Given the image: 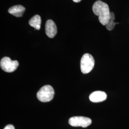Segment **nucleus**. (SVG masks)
Masks as SVG:
<instances>
[{
  "label": "nucleus",
  "mask_w": 129,
  "mask_h": 129,
  "mask_svg": "<svg viewBox=\"0 0 129 129\" xmlns=\"http://www.w3.org/2000/svg\"><path fill=\"white\" fill-rule=\"evenodd\" d=\"M94 14L99 16L100 22L103 25H106L110 19V11L108 5L102 1H97L92 6Z\"/></svg>",
  "instance_id": "1"
},
{
  "label": "nucleus",
  "mask_w": 129,
  "mask_h": 129,
  "mask_svg": "<svg viewBox=\"0 0 129 129\" xmlns=\"http://www.w3.org/2000/svg\"><path fill=\"white\" fill-rule=\"evenodd\" d=\"M55 91L50 85H45L42 87L37 93L38 100L42 102H50L54 98Z\"/></svg>",
  "instance_id": "2"
},
{
  "label": "nucleus",
  "mask_w": 129,
  "mask_h": 129,
  "mask_svg": "<svg viewBox=\"0 0 129 129\" xmlns=\"http://www.w3.org/2000/svg\"><path fill=\"white\" fill-rule=\"evenodd\" d=\"M95 65V60L89 54L86 53L82 56L80 61V69L83 74H88L92 70Z\"/></svg>",
  "instance_id": "3"
},
{
  "label": "nucleus",
  "mask_w": 129,
  "mask_h": 129,
  "mask_svg": "<svg viewBox=\"0 0 129 129\" xmlns=\"http://www.w3.org/2000/svg\"><path fill=\"white\" fill-rule=\"evenodd\" d=\"M1 69L6 72L11 73L17 69L19 62L17 60H12L9 57H3L0 62Z\"/></svg>",
  "instance_id": "4"
},
{
  "label": "nucleus",
  "mask_w": 129,
  "mask_h": 129,
  "mask_svg": "<svg viewBox=\"0 0 129 129\" xmlns=\"http://www.w3.org/2000/svg\"><path fill=\"white\" fill-rule=\"evenodd\" d=\"M69 124L73 127H82L83 128H86L91 124L92 120L88 117L75 116L69 119Z\"/></svg>",
  "instance_id": "5"
},
{
  "label": "nucleus",
  "mask_w": 129,
  "mask_h": 129,
  "mask_svg": "<svg viewBox=\"0 0 129 129\" xmlns=\"http://www.w3.org/2000/svg\"><path fill=\"white\" fill-rule=\"evenodd\" d=\"M45 31L48 37L53 38L55 37L57 33V27L53 20H48L46 21L45 25Z\"/></svg>",
  "instance_id": "6"
},
{
  "label": "nucleus",
  "mask_w": 129,
  "mask_h": 129,
  "mask_svg": "<svg viewBox=\"0 0 129 129\" xmlns=\"http://www.w3.org/2000/svg\"><path fill=\"white\" fill-rule=\"evenodd\" d=\"M107 95L105 92L102 91H96L92 92L89 95V99L92 102H101L105 101Z\"/></svg>",
  "instance_id": "7"
},
{
  "label": "nucleus",
  "mask_w": 129,
  "mask_h": 129,
  "mask_svg": "<svg viewBox=\"0 0 129 129\" xmlns=\"http://www.w3.org/2000/svg\"><path fill=\"white\" fill-rule=\"evenodd\" d=\"M25 11V8L23 6L21 5H17L10 8L8 10V12L14 16L19 17L23 16Z\"/></svg>",
  "instance_id": "8"
},
{
  "label": "nucleus",
  "mask_w": 129,
  "mask_h": 129,
  "mask_svg": "<svg viewBox=\"0 0 129 129\" xmlns=\"http://www.w3.org/2000/svg\"><path fill=\"white\" fill-rule=\"evenodd\" d=\"M29 24L31 26L35 28L37 30H40L41 24V17L38 14L35 15L29 20Z\"/></svg>",
  "instance_id": "9"
},
{
  "label": "nucleus",
  "mask_w": 129,
  "mask_h": 129,
  "mask_svg": "<svg viewBox=\"0 0 129 129\" xmlns=\"http://www.w3.org/2000/svg\"><path fill=\"white\" fill-rule=\"evenodd\" d=\"M117 23L115 22L114 21L112 20H110L109 22L106 24V28L109 30V31H111L115 26L116 24Z\"/></svg>",
  "instance_id": "10"
},
{
  "label": "nucleus",
  "mask_w": 129,
  "mask_h": 129,
  "mask_svg": "<svg viewBox=\"0 0 129 129\" xmlns=\"http://www.w3.org/2000/svg\"><path fill=\"white\" fill-rule=\"evenodd\" d=\"M114 20H115V15H114V14L113 12H111L110 20L114 21Z\"/></svg>",
  "instance_id": "11"
},
{
  "label": "nucleus",
  "mask_w": 129,
  "mask_h": 129,
  "mask_svg": "<svg viewBox=\"0 0 129 129\" xmlns=\"http://www.w3.org/2000/svg\"><path fill=\"white\" fill-rule=\"evenodd\" d=\"M4 129H15V128L13 125L9 124L7 125Z\"/></svg>",
  "instance_id": "12"
},
{
  "label": "nucleus",
  "mask_w": 129,
  "mask_h": 129,
  "mask_svg": "<svg viewBox=\"0 0 129 129\" xmlns=\"http://www.w3.org/2000/svg\"><path fill=\"white\" fill-rule=\"evenodd\" d=\"M74 2H75V3H79V2H80L81 0H72Z\"/></svg>",
  "instance_id": "13"
}]
</instances>
